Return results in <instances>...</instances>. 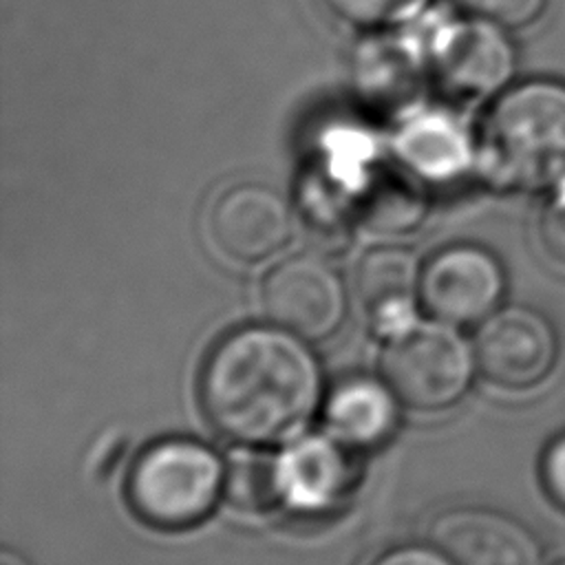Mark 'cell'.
<instances>
[{"label":"cell","mask_w":565,"mask_h":565,"mask_svg":"<svg viewBox=\"0 0 565 565\" xmlns=\"http://www.w3.org/2000/svg\"><path fill=\"white\" fill-rule=\"evenodd\" d=\"M196 391L210 426L243 446L294 437L324 404L309 340L274 322L225 333L203 360Z\"/></svg>","instance_id":"obj_1"},{"label":"cell","mask_w":565,"mask_h":565,"mask_svg":"<svg viewBox=\"0 0 565 565\" xmlns=\"http://www.w3.org/2000/svg\"><path fill=\"white\" fill-rule=\"evenodd\" d=\"M477 168L503 192L547 194L565 183V82L534 77L499 93L479 128Z\"/></svg>","instance_id":"obj_2"},{"label":"cell","mask_w":565,"mask_h":565,"mask_svg":"<svg viewBox=\"0 0 565 565\" xmlns=\"http://www.w3.org/2000/svg\"><path fill=\"white\" fill-rule=\"evenodd\" d=\"M225 463L203 441L163 437L146 446L126 475V501L154 530L203 523L223 494Z\"/></svg>","instance_id":"obj_3"},{"label":"cell","mask_w":565,"mask_h":565,"mask_svg":"<svg viewBox=\"0 0 565 565\" xmlns=\"http://www.w3.org/2000/svg\"><path fill=\"white\" fill-rule=\"evenodd\" d=\"M477 371L475 347L457 327L439 320H415L388 335L380 353V377L402 406L419 413H439L459 404Z\"/></svg>","instance_id":"obj_4"},{"label":"cell","mask_w":565,"mask_h":565,"mask_svg":"<svg viewBox=\"0 0 565 565\" xmlns=\"http://www.w3.org/2000/svg\"><path fill=\"white\" fill-rule=\"evenodd\" d=\"M260 307L269 322L318 342L340 331L349 296L340 271L324 256L296 254L265 274Z\"/></svg>","instance_id":"obj_5"},{"label":"cell","mask_w":565,"mask_h":565,"mask_svg":"<svg viewBox=\"0 0 565 565\" xmlns=\"http://www.w3.org/2000/svg\"><path fill=\"white\" fill-rule=\"evenodd\" d=\"M479 375L510 393L543 384L558 362V335L541 311L525 305L499 307L475 335Z\"/></svg>","instance_id":"obj_6"},{"label":"cell","mask_w":565,"mask_h":565,"mask_svg":"<svg viewBox=\"0 0 565 565\" xmlns=\"http://www.w3.org/2000/svg\"><path fill=\"white\" fill-rule=\"evenodd\" d=\"M505 289L508 278L497 254L483 245L455 243L424 263L419 300L433 320L472 327L501 307Z\"/></svg>","instance_id":"obj_7"},{"label":"cell","mask_w":565,"mask_h":565,"mask_svg":"<svg viewBox=\"0 0 565 565\" xmlns=\"http://www.w3.org/2000/svg\"><path fill=\"white\" fill-rule=\"evenodd\" d=\"M430 66L448 95L461 102H492L512 84L516 51L508 29L468 15L439 29Z\"/></svg>","instance_id":"obj_8"},{"label":"cell","mask_w":565,"mask_h":565,"mask_svg":"<svg viewBox=\"0 0 565 565\" xmlns=\"http://www.w3.org/2000/svg\"><path fill=\"white\" fill-rule=\"evenodd\" d=\"M207 236L230 260L254 265L276 256L291 238L287 199L265 183H236L210 203Z\"/></svg>","instance_id":"obj_9"},{"label":"cell","mask_w":565,"mask_h":565,"mask_svg":"<svg viewBox=\"0 0 565 565\" xmlns=\"http://www.w3.org/2000/svg\"><path fill=\"white\" fill-rule=\"evenodd\" d=\"M428 536L452 565H543L534 532L501 510L450 508L430 523Z\"/></svg>","instance_id":"obj_10"},{"label":"cell","mask_w":565,"mask_h":565,"mask_svg":"<svg viewBox=\"0 0 565 565\" xmlns=\"http://www.w3.org/2000/svg\"><path fill=\"white\" fill-rule=\"evenodd\" d=\"M285 503L318 512L340 503L355 486V450L333 435H307L280 452Z\"/></svg>","instance_id":"obj_11"},{"label":"cell","mask_w":565,"mask_h":565,"mask_svg":"<svg viewBox=\"0 0 565 565\" xmlns=\"http://www.w3.org/2000/svg\"><path fill=\"white\" fill-rule=\"evenodd\" d=\"M422 267L419 258L399 245L373 247L358 260L355 296L380 335L388 338L415 322Z\"/></svg>","instance_id":"obj_12"},{"label":"cell","mask_w":565,"mask_h":565,"mask_svg":"<svg viewBox=\"0 0 565 565\" xmlns=\"http://www.w3.org/2000/svg\"><path fill=\"white\" fill-rule=\"evenodd\" d=\"M399 399L380 377L351 375L324 397L327 433L353 450L382 446L399 424Z\"/></svg>","instance_id":"obj_13"},{"label":"cell","mask_w":565,"mask_h":565,"mask_svg":"<svg viewBox=\"0 0 565 565\" xmlns=\"http://www.w3.org/2000/svg\"><path fill=\"white\" fill-rule=\"evenodd\" d=\"M426 60L406 38L377 35L364 40L351 64L358 95L373 108L399 110L411 104L419 88Z\"/></svg>","instance_id":"obj_14"},{"label":"cell","mask_w":565,"mask_h":565,"mask_svg":"<svg viewBox=\"0 0 565 565\" xmlns=\"http://www.w3.org/2000/svg\"><path fill=\"white\" fill-rule=\"evenodd\" d=\"M397 150L402 163L428 181H450L477 166V139L448 115H424L408 124Z\"/></svg>","instance_id":"obj_15"},{"label":"cell","mask_w":565,"mask_h":565,"mask_svg":"<svg viewBox=\"0 0 565 565\" xmlns=\"http://www.w3.org/2000/svg\"><path fill=\"white\" fill-rule=\"evenodd\" d=\"M406 163L377 166L360 183L353 210L373 232L399 234L415 230L426 214V192Z\"/></svg>","instance_id":"obj_16"},{"label":"cell","mask_w":565,"mask_h":565,"mask_svg":"<svg viewBox=\"0 0 565 565\" xmlns=\"http://www.w3.org/2000/svg\"><path fill=\"white\" fill-rule=\"evenodd\" d=\"M223 497L245 514H267L285 503L280 455L258 446L236 448L225 463Z\"/></svg>","instance_id":"obj_17"},{"label":"cell","mask_w":565,"mask_h":565,"mask_svg":"<svg viewBox=\"0 0 565 565\" xmlns=\"http://www.w3.org/2000/svg\"><path fill=\"white\" fill-rule=\"evenodd\" d=\"M344 22L362 29H382L413 18L428 0H324Z\"/></svg>","instance_id":"obj_18"},{"label":"cell","mask_w":565,"mask_h":565,"mask_svg":"<svg viewBox=\"0 0 565 565\" xmlns=\"http://www.w3.org/2000/svg\"><path fill=\"white\" fill-rule=\"evenodd\" d=\"M468 15L490 20L508 31H519L539 22L550 0H457Z\"/></svg>","instance_id":"obj_19"},{"label":"cell","mask_w":565,"mask_h":565,"mask_svg":"<svg viewBox=\"0 0 565 565\" xmlns=\"http://www.w3.org/2000/svg\"><path fill=\"white\" fill-rule=\"evenodd\" d=\"M543 252L565 267V183L547 192L536 223Z\"/></svg>","instance_id":"obj_20"},{"label":"cell","mask_w":565,"mask_h":565,"mask_svg":"<svg viewBox=\"0 0 565 565\" xmlns=\"http://www.w3.org/2000/svg\"><path fill=\"white\" fill-rule=\"evenodd\" d=\"M539 481L545 497L565 512V433L552 437L539 457Z\"/></svg>","instance_id":"obj_21"},{"label":"cell","mask_w":565,"mask_h":565,"mask_svg":"<svg viewBox=\"0 0 565 565\" xmlns=\"http://www.w3.org/2000/svg\"><path fill=\"white\" fill-rule=\"evenodd\" d=\"M371 565H452V561L430 545H402L384 552Z\"/></svg>","instance_id":"obj_22"},{"label":"cell","mask_w":565,"mask_h":565,"mask_svg":"<svg viewBox=\"0 0 565 565\" xmlns=\"http://www.w3.org/2000/svg\"><path fill=\"white\" fill-rule=\"evenodd\" d=\"M0 565H31L20 552L11 550V547H4L2 554H0Z\"/></svg>","instance_id":"obj_23"},{"label":"cell","mask_w":565,"mask_h":565,"mask_svg":"<svg viewBox=\"0 0 565 565\" xmlns=\"http://www.w3.org/2000/svg\"><path fill=\"white\" fill-rule=\"evenodd\" d=\"M552 565H565V558H561V561H556V563H552Z\"/></svg>","instance_id":"obj_24"}]
</instances>
